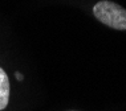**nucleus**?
Instances as JSON below:
<instances>
[{
  "label": "nucleus",
  "instance_id": "obj_2",
  "mask_svg": "<svg viewBox=\"0 0 126 111\" xmlns=\"http://www.w3.org/2000/svg\"><path fill=\"white\" fill-rule=\"evenodd\" d=\"M9 100V81L5 72L0 68V110H4Z\"/></svg>",
  "mask_w": 126,
  "mask_h": 111
},
{
  "label": "nucleus",
  "instance_id": "obj_3",
  "mask_svg": "<svg viewBox=\"0 0 126 111\" xmlns=\"http://www.w3.org/2000/svg\"><path fill=\"white\" fill-rule=\"evenodd\" d=\"M15 75H16V79H17V81H23V74H20V73L17 72Z\"/></svg>",
  "mask_w": 126,
  "mask_h": 111
},
{
  "label": "nucleus",
  "instance_id": "obj_1",
  "mask_svg": "<svg viewBox=\"0 0 126 111\" xmlns=\"http://www.w3.org/2000/svg\"><path fill=\"white\" fill-rule=\"evenodd\" d=\"M93 13L102 24L118 31L126 29V9L117 3L109 0L98 1L93 7Z\"/></svg>",
  "mask_w": 126,
  "mask_h": 111
}]
</instances>
